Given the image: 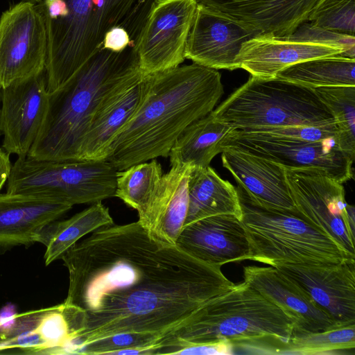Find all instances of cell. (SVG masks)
<instances>
[{"label": "cell", "instance_id": "33", "mask_svg": "<svg viewBox=\"0 0 355 355\" xmlns=\"http://www.w3.org/2000/svg\"><path fill=\"white\" fill-rule=\"evenodd\" d=\"M308 21L318 28L354 35L355 0H320Z\"/></svg>", "mask_w": 355, "mask_h": 355}, {"label": "cell", "instance_id": "15", "mask_svg": "<svg viewBox=\"0 0 355 355\" xmlns=\"http://www.w3.org/2000/svg\"><path fill=\"white\" fill-rule=\"evenodd\" d=\"M274 267L301 286L334 323H355V261Z\"/></svg>", "mask_w": 355, "mask_h": 355}, {"label": "cell", "instance_id": "3", "mask_svg": "<svg viewBox=\"0 0 355 355\" xmlns=\"http://www.w3.org/2000/svg\"><path fill=\"white\" fill-rule=\"evenodd\" d=\"M137 44L121 51L101 46L62 86L48 93L46 115L27 157L79 161L81 141L97 110L140 83Z\"/></svg>", "mask_w": 355, "mask_h": 355}, {"label": "cell", "instance_id": "23", "mask_svg": "<svg viewBox=\"0 0 355 355\" xmlns=\"http://www.w3.org/2000/svg\"><path fill=\"white\" fill-rule=\"evenodd\" d=\"M71 207L49 198L0 193V248L37 242L43 228Z\"/></svg>", "mask_w": 355, "mask_h": 355}, {"label": "cell", "instance_id": "27", "mask_svg": "<svg viewBox=\"0 0 355 355\" xmlns=\"http://www.w3.org/2000/svg\"><path fill=\"white\" fill-rule=\"evenodd\" d=\"M112 223L109 209L101 202L92 204L69 219L49 223L40 232L37 240L46 246L45 265L61 259L65 252L86 234Z\"/></svg>", "mask_w": 355, "mask_h": 355}, {"label": "cell", "instance_id": "32", "mask_svg": "<svg viewBox=\"0 0 355 355\" xmlns=\"http://www.w3.org/2000/svg\"><path fill=\"white\" fill-rule=\"evenodd\" d=\"M158 340L159 337L153 334H118L84 345L78 354L152 355Z\"/></svg>", "mask_w": 355, "mask_h": 355}, {"label": "cell", "instance_id": "1", "mask_svg": "<svg viewBox=\"0 0 355 355\" xmlns=\"http://www.w3.org/2000/svg\"><path fill=\"white\" fill-rule=\"evenodd\" d=\"M61 259L69 272L64 302L84 311L72 354L118 334L159 340L235 285L220 266L153 238L138 220L98 228Z\"/></svg>", "mask_w": 355, "mask_h": 355}, {"label": "cell", "instance_id": "2", "mask_svg": "<svg viewBox=\"0 0 355 355\" xmlns=\"http://www.w3.org/2000/svg\"><path fill=\"white\" fill-rule=\"evenodd\" d=\"M141 101L114 137L105 161L117 171L168 157L178 137L223 94L218 70L196 63L146 76Z\"/></svg>", "mask_w": 355, "mask_h": 355}, {"label": "cell", "instance_id": "29", "mask_svg": "<svg viewBox=\"0 0 355 355\" xmlns=\"http://www.w3.org/2000/svg\"><path fill=\"white\" fill-rule=\"evenodd\" d=\"M354 347L355 323L334 324L316 331L293 332L287 341L281 345L279 354H327Z\"/></svg>", "mask_w": 355, "mask_h": 355}, {"label": "cell", "instance_id": "41", "mask_svg": "<svg viewBox=\"0 0 355 355\" xmlns=\"http://www.w3.org/2000/svg\"><path fill=\"white\" fill-rule=\"evenodd\" d=\"M42 1V0H33V1L34 3H38L41 2Z\"/></svg>", "mask_w": 355, "mask_h": 355}, {"label": "cell", "instance_id": "38", "mask_svg": "<svg viewBox=\"0 0 355 355\" xmlns=\"http://www.w3.org/2000/svg\"><path fill=\"white\" fill-rule=\"evenodd\" d=\"M11 167L10 154L3 148H0V191L8 179Z\"/></svg>", "mask_w": 355, "mask_h": 355}, {"label": "cell", "instance_id": "30", "mask_svg": "<svg viewBox=\"0 0 355 355\" xmlns=\"http://www.w3.org/2000/svg\"><path fill=\"white\" fill-rule=\"evenodd\" d=\"M162 175L156 159L117 171L115 197L139 214L149 202Z\"/></svg>", "mask_w": 355, "mask_h": 355}, {"label": "cell", "instance_id": "11", "mask_svg": "<svg viewBox=\"0 0 355 355\" xmlns=\"http://www.w3.org/2000/svg\"><path fill=\"white\" fill-rule=\"evenodd\" d=\"M47 35L39 3L24 0L0 17V85L45 71Z\"/></svg>", "mask_w": 355, "mask_h": 355}, {"label": "cell", "instance_id": "42", "mask_svg": "<svg viewBox=\"0 0 355 355\" xmlns=\"http://www.w3.org/2000/svg\"><path fill=\"white\" fill-rule=\"evenodd\" d=\"M26 1H32V0H26Z\"/></svg>", "mask_w": 355, "mask_h": 355}, {"label": "cell", "instance_id": "31", "mask_svg": "<svg viewBox=\"0 0 355 355\" xmlns=\"http://www.w3.org/2000/svg\"><path fill=\"white\" fill-rule=\"evenodd\" d=\"M332 114L338 130V146L352 160L355 157V86L315 89Z\"/></svg>", "mask_w": 355, "mask_h": 355}, {"label": "cell", "instance_id": "8", "mask_svg": "<svg viewBox=\"0 0 355 355\" xmlns=\"http://www.w3.org/2000/svg\"><path fill=\"white\" fill-rule=\"evenodd\" d=\"M117 170L107 161L18 159L12 164L6 193L52 198L71 206L115 196Z\"/></svg>", "mask_w": 355, "mask_h": 355}, {"label": "cell", "instance_id": "19", "mask_svg": "<svg viewBox=\"0 0 355 355\" xmlns=\"http://www.w3.org/2000/svg\"><path fill=\"white\" fill-rule=\"evenodd\" d=\"M243 282L293 320V333L316 331L336 324L301 286L274 266H245Z\"/></svg>", "mask_w": 355, "mask_h": 355}, {"label": "cell", "instance_id": "25", "mask_svg": "<svg viewBox=\"0 0 355 355\" xmlns=\"http://www.w3.org/2000/svg\"><path fill=\"white\" fill-rule=\"evenodd\" d=\"M188 196L184 226L216 215H233L242 218L237 189L222 179L209 166L193 168L189 179Z\"/></svg>", "mask_w": 355, "mask_h": 355}, {"label": "cell", "instance_id": "34", "mask_svg": "<svg viewBox=\"0 0 355 355\" xmlns=\"http://www.w3.org/2000/svg\"><path fill=\"white\" fill-rule=\"evenodd\" d=\"M284 38L340 47L345 51V57L355 59L354 35L318 28L308 21L300 24L291 35Z\"/></svg>", "mask_w": 355, "mask_h": 355}, {"label": "cell", "instance_id": "24", "mask_svg": "<svg viewBox=\"0 0 355 355\" xmlns=\"http://www.w3.org/2000/svg\"><path fill=\"white\" fill-rule=\"evenodd\" d=\"M144 78L112 96L97 110L81 141L79 161H105L112 141L133 116L141 101Z\"/></svg>", "mask_w": 355, "mask_h": 355}, {"label": "cell", "instance_id": "37", "mask_svg": "<svg viewBox=\"0 0 355 355\" xmlns=\"http://www.w3.org/2000/svg\"><path fill=\"white\" fill-rule=\"evenodd\" d=\"M17 314L16 306L11 304L0 310V334L8 331L13 327Z\"/></svg>", "mask_w": 355, "mask_h": 355}, {"label": "cell", "instance_id": "36", "mask_svg": "<svg viewBox=\"0 0 355 355\" xmlns=\"http://www.w3.org/2000/svg\"><path fill=\"white\" fill-rule=\"evenodd\" d=\"M235 354L233 345L228 340H218L191 345L180 349L178 354L227 355Z\"/></svg>", "mask_w": 355, "mask_h": 355}, {"label": "cell", "instance_id": "39", "mask_svg": "<svg viewBox=\"0 0 355 355\" xmlns=\"http://www.w3.org/2000/svg\"><path fill=\"white\" fill-rule=\"evenodd\" d=\"M347 218L349 227L353 233H355V216L354 207L352 205H347Z\"/></svg>", "mask_w": 355, "mask_h": 355}, {"label": "cell", "instance_id": "5", "mask_svg": "<svg viewBox=\"0 0 355 355\" xmlns=\"http://www.w3.org/2000/svg\"><path fill=\"white\" fill-rule=\"evenodd\" d=\"M241 222L250 248V259L281 264L330 265L355 261L337 243L297 211L268 209L251 202L237 187Z\"/></svg>", "mask_w": 355, "mask_h": 355}, {"label": "cell", "instance_id": "10", "mask_svg": "<svg viewBox=\"0 0 355 355\" xmlns=\"http://www.w3.org/2000/svg\"><path fill=\"white\" fill-rule=\"evenodd\" d=\"M284 172L298 214L355 259V236L348 223L343 184L318 171L284 167Z\"/></svg>", "mask_w": 355, "mask_h": 355}, {"label": "cell", "instance_id": "20", "mask_svg": "<svg viewBox=\"0 0 355 355\" xmlns=\"http://www.w3.org/2000/svg\"><path fill=\"white\" fill-rule=\"evenodd\" d=\"M221 153L223 167L252 202L268 209L297 211L282 166L234 148H225Z\"/></svg>", "mask_w": 355, "mask_h": 355}, {"label": "cell", "instance_id": "40", "mask_svg": "<svg viewBox=\"0 0 355 355\" xmlns=\"http://www.w3.org/2000/svg\"><path fill=\"white\" fill-rule=\"evenodd\" d=\"M1 97H2V87L0 85V110H1Z\"/></svg>", "mask_w": 355, "mask_h": 355}, {"label": "cell", "instance_id": "4", "mask_svg": "<svg viewBox=\"0 0 355 355\" xmlns=\"http://www.w3.org/2000/svg\"><path fill=\"white\" fill-rule=\"evenodd\" d=\"M294 324L279 307L244 282L209 300L183 325L155 345V354H178L184 347L228 340L236 348L277 354Z\"/></svg>", "mask_w": 355, "mask_h": 355}, {"label": "cell", "instance_id": "9", "mask_svg": "<svg viewBox=\"0 0 355 355\" xmlns=\"http://www.w3.org/2000/svg\"><path fill=\"white\" fill-rule=\"evenodd\" d=\"M222 151L236 149L284 168L323 172L338 182L353 177L352 160L334 139L309 141L234 129L223 140Z\"/></svg>", "mask_w": 355, "mask_h": 355}, {"label": "cell", "instance_id": "16", "mask_svg": "<svg viewBox=\"0 0 355 355\" xmlns=\"http://www.w3.org/2000/svg\"><path fill=\"white\" fill-rule=\"evenodd\" d=\"M259 35L198 3L187 42L185 58L216 70L232 71L238 69L235 60L242 44Z\"/></svg>", "mask_w": 355, "mask_h": 355}, {"label": "cell", "instance_id": "35", "mask_svg": "<svg viewBox=\"0 0 355 355\" xmlns=\"http://www.w3.org/2000/svg\"><path fill=\"white\" fill-rule=\"evenodd\" d=\"M248 131L309 141L329 139H334L338 141V130L336 125L268 127Z\"/></svg>", "mask_w": 355, "mask_h": 355}, {"label": "cell", "instance_id": "21", "mask_svg": "<svg viewBox=\"0 0 355 355\" xmlns=\"http://www.w3.org/2000/svg\"><path fill=\"white\" fill-rule=\"evenodd\" d=\"M344 55L337 46L259 35L242 44L235 62L251 76L268 79L303 61Z\"/></svg>", "mask_w": 355, "mask_h": 355}, {"label": "cell", "instance_id": "13", "mask_svg": "<svg viewBox=\"0 0 355 355\" xmlns=\"http://www.w3.org/2000/svg\"><path fill=\"white\" fill-rule=\"evenodd\" d=\"M83 311L67 304L17 314L13 327L0 334V352L17 349L20 354H69L82 329Z\"/></svg>", "mask_w": 355, "mask_h": 355}, {"label": "cell", "instance_id": "12", "mask_svg": "<svg viewBox=\"0 0 355 355\" xmlns=\"http://www.w3.org/2000/svg\"><path fill=\"white\" fill-rule=\"evenodd\" d=\"M197 0H155L137 44L141 71L146 76L182 64L194 19Z\"/></svg>", "mask_w": 355, "mask_h": 355}, {"label": "cell", "instance_id": "7", "mask_svg": "<svg viewBox=\"0 0 355 355\" xmlns=\"http://www.w3.org/2000/svg\"><path fill=\"white\" fill-rule=\"evenodd\" d=\"M68 13L51 19L44 15L47 53L46 89L62 86L101 46L105 33L138 0H64Z\"/></svg>", "mask_w": 355, "mask_h": 355}, {"label": "cell", "instance_id": "6", "mask_svg": "<svg viewBox=\"0 0 355 355\" xmlns=\"http://www.w3.org/2000/svg\"><path fill=\"white\" fill-rule=\"evenodd\" d=\"M212 112L218 119L245 131L268 127L336 125L315 89L275 78L251 76Z\"/></svg>", "mask_w": 355, "mask_h": 355}, {"label": "cell", "instance_id": "18", "mask_svg": "<svg viewBox=\"0 0 355 355\" xmlns=\"http://www.w3.org/2000/svg\"><path fill=\"white\" fill-rule=\"evenodd\" d=\"M320 0H197V2L260 35H291Z\"/></svg>", "mask_w": 355, "mask_h": 355}, {"label": "cell", "instance_id": "28", "mask_svg": "<svg viewBox=\"0 0 355 355\" xmlns=\"http://www.w3.org/2000/svg\"><path fill=\"white\" fill-rule=\"evenodd\" d=\"M275 78L314 89L355 86V59L337 55L309 60L286 68Z\"/></svg>", "mask_w": 355, "mask_h": 355}, {"label": "cell", "instance_id": "26", "mask_svg": "<svg viewBox=\"0 0 355 355\" xmlns=\"http://www.w3.org/2000/svg\"><path fill=\"white\" fill-rule=\"evenodd\" d=\"M234 129L211 112L189 125L178 137L168 155L170 164L209 166L213 158L222 153L224 138Z\"/></svg>", "mask_w": 355, "mask_h": 355}, {"label": "cell", "instance_id": "14", "mask_svg": "<svg viewBox=\"0 0 355 355\" xmlns=\"http://www.w3.org/2000/svg\"><path fill=\"white\" fill-rule=\"evenodd\" d=\"M48 105L45 71L2 88L0 132L9 154L26 157L42 125Z\"/></svg>", "mask_w": 355, "mask_h": 355}, {"label": "cell", "instance_id": "22", "mask_svg": "<svg viewBox=\"0 0 355 355\" xmlns=\"http://www.w3.org/2000/svg\"><path fill=\"white\" fill-rule=\"evenodd\" d=\"M193 166L172 164L164 173L138 221L154 239L175 245L184 226L189 196L188 184Z\"/></svg>", "mask_w": 355, "mask_h": 355}, {"label": "cell", "instance_id": "17", "mask_svg": "<svg viewBox=\"0 0 355 355\" xmlns=\"http://www.w3.org/2000/svg\"><path fill=\"white\" fill-rule=\"evenodd\" d=\"M175 245L206 263L222 266L250 257V248L241 220L216 215L184 225Z\"/></svg>", "mask_w": 355, "mask_h": 355}]
</instances>
